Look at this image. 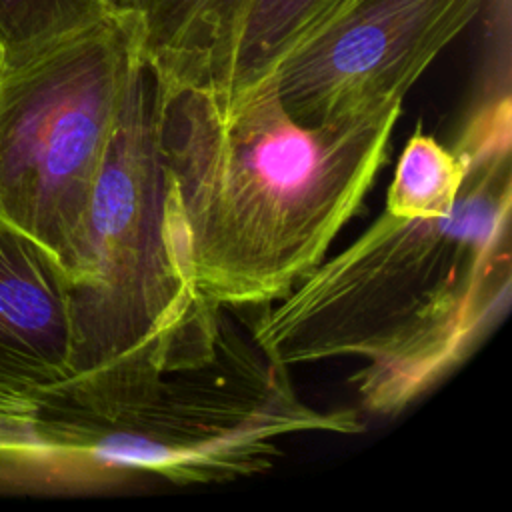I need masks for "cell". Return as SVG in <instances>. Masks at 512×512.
I'll list each match as a JSON object with an SVG mask.
<instances>
[{
  "mask_svg": "<svg viewBox=\"0 0 512 512\" xmlns=\"http://www.w3.org/2000/svg\"><path fill=\"white\" fill-rule=\"evenodd\" d=\"M360 0H248L208 88L240 94L268 82L294 52Z\"/></svg>",
  "mask_w": 512,
  "mask_h": 512,
  "instance_id": "cell-9",
  "label": "cell"
},
{
  "mask_svg": "<svg viewBox=\"0 0 512 512\" xmlns=\"http://www.w3.org/2000/svg\"><path fill=\"white\" fill-rule=\"evenodd\" d=\"M72 324L58 260L0 218V390L36 396L68 380Z\"/></svg>",
  "mask_w": 512,
  "mask_h": 512,
  "instance_id": "cell-7",
  "label": "cell"
},
{
  "mask_svg": "<svg viewBox=\"0 0 512 512\" xmlns=\"http://www.w3.org/2000/svg\"><path fill=\"white\" fill-rule=\"evenodd\" d=\"M464 176V154L418 128L396 164L384 210L400 218L442 216L452 210Z\"/></svg>",
  "mask_w": 512,
  "mask_h": 512,
  "instance_id": "cell-10",
  "label": "cell"
},
{
  "mask_svg": "<svg viewBox=\"0 0 512 512\" xmlns=\"http://www.w3.org/2000/svg\"><path fill=\"white\" fill-rule=\"evenodd\" d=\"M152 114L196 286L226 310L282 298L326 258L388 160L402 108L304 126L268 80L240 94L154 88Z\"/></svg>",
  "mask_w": 512,
  "mask_h": 512,
  "instance_id": "cell-2",
  "label": "cell"
},
{
  "mask_svg": "<svg viewBox=\"0 0 512 512\" xmlns=\"http://www.w3.org/2000/svg\"><path fill=\"white\" fill-rule=\"evenodd\" d=\"M36 412L38 404L32 396L0 390V438L38 440Z\"/></svg>",
  "mask_w": 512,
  "mask_h": 512,
  "instance_id": "cell-13",
  "label": "cell"
},
{
  "mask_svg": "<svg viewBox=\"0 0 512 512\" xmlns=\"http://www.w3.org/2000/svg\"><path fill=\"white\" fill-rule=\"evenodd\" d=\"M0 492L72 494L60 456L38 440L0 438Z\"/></svg>",
  "mask_w": 512,
  "mask_h": 512,
  "instance_id": "cell-12",
  "label": "cell"
},
{
  "mask_svg": "<svg viewBox=\"0 0 512 512\" xmlns=\"http://www.w3.org/2000/svg\"><path fill=\"white\" fill-rule=\"evenodd\" d=\"M360 428L350 408L306 404L288 368L230 326L208 362L168 374L140 398L100 410L38 404L36 412V436L62 458L74 494L148 480L196 486L250 478L274 466L290 436Z\"/></svg>",
  "mask_w": 512,
  "mask_h": 512,
  "instance_id": "cell-4",
  "label": "cell"
},
{
  "mask_svg": "<svg viewBox=\"0 0 512 512\" xmlns=\"http://www.w3.org/2000/svg\"><path fill=\"white\" fill-rule=\"evenodd\" d=\"M138 24L116 12L0 70V218L68 276L100 166L136 74Z\"/></svg>",
  "mask_w": 512,
  "mask_h": 512,
  "instance_id": "cell-5",
  "label": "cell"
},
{
  "mask_svg": "<svg viewBox=\"0 0 512 512\" xmlns=\"http://www.w3.org/2000/svg\"><path fill=\"white\" fill-rule=\"evenodd\" d=\"M484 0H360L294 52L270 78L304 126L340 124L402 108L436 56Z\"/></svg>",
  "mask_w": 512,
  "mask_h": 512,
  "instance_id": "cell-6",
  "label": "cell"
},
{
  "mask_svg": "<svg viewBox=\"0 0 512 512\" xmlns=\"http://www.w3.org/2000/svg\"><path fill=\"white\" fill-rule=\"evenodd\" d=\"M504 88L454 148L466 176L450 212L384 210L352 244L262 306L250 338L292 368L358 358L364 410L394 416L458 368L506 314L512 294V124Z\"/></svg>",
  "mask_w": 512,
  "mask_h": 512,
  "instance_id": "cell-1",
  "label": "cell"
},
{
  "mask_svg": "<svg viewBox=\"0 0 512 512\" xmlns=\"http://www.w3.org/2000/svg\"><path fill=\"white\" fill-rule=\"evenodd\" d=\"M144 66L126 96L92 188L68 282L70 378L38 392L42 406L110 408L168 374L208 362L228 328L196 286L172 212Z\"/></svg>",
  "mask_w": 512,
  "mask_h": 512,
  "instance_id": "cell-3",
  "label": "cell"
},
{
  "mask_svg": "<svg viewBox=\"0 0 512 512\" xmlns=\"http://www.w3.org/2000/svg\"><path fill=\"white\" fill-rule=\"evenodd\" d=\"M248 0H118L158 92L208 88Z\"/></svg>",
  "mask_w": 512,
  "mask_h": 512,
  "instance_id": "cell-8",
  "label": "cell"
},
{
  "mask_svg": "<svg viewBox=\"0 0 512 512\" xmlns=\"http://www.w3.org/2000/svg\"><path fill=\"white\" fill-rule=\"evenodd\" d=\"M120 12L118 0H0V70Z\"/></svg>",
  "mask_w": 512,
  "mask_h": 512,
  "instance_id": "cell-11",
  "label": "cell"
}]
</instances>
